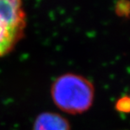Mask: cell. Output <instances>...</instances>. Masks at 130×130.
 Returning <instances> with one entry per match:
<instances>
[{
	"mask_svg": "<svg viewBox=\"0 0 130 130\" xmlns=\"http://www.w3.org/2000/svg\"><path fill=\"white\" fill-rule=\"evenodd\" d=\"M51 95L54 104L60 110L69 114H79L91 107L95 88L82 75L68 73L54 80Z\"/></svg>",
	"mask_w": 130,
	"mask_h": 130,
	"instance_id": "obj_1",
	"label": "cell"
},
{
	"mask_svg": "<svg viewBox=\"0 0 130 130\" xmlns=\"http://www.w3.org/2000/svg\"><path fill=\"white\" fill-rule=\"evenodd\" d=\"M25 26L13 25L0 19V57L8 53L23 35Z\"/></svg>",
	"mask_w": 130,
	"mask_h": 130,
	"instance_id": "obj_2",
	"label": "cell"
},
{
	"mask_svg": "<svg viewBox=\"0 0 130 130\" xmlns=\"http://www.w3.org/2000/svg\"><path fill=\"white\" fill-rule=\"evenodd\" d=\"M33 130H70V124L63 116L47 111L37 116Z\"/></svg>",
	"mask_w": 130,
	"mask_h": 130,
	"instance_id": "obj_3",
	"label": "cell"
},
{
	"mask_svg": "<svg viewBox=\"0 0 130 130\" xmlns=\"http://www.w3.org/2000/svg\"><path fill=\"white\" fill-rule=\"evenodd\" d=\"M115 108L119 112L128 113L130 112V96L125 95L118 99L116 102Z\"/></svg>",
	"mask_w": 130,
	"mask_h": 130,
	"instance_id": "obj_4",
	"label": "cell"
}]
</instances>
